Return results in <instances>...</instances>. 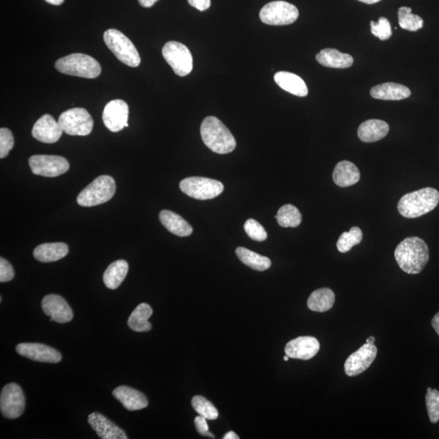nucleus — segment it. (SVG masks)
<instances>
[{
  "label": "nucleus",
  "mask_w": 439,
  "mask_h": 439,
  "mask_svg": "<svg viewBox=\"0 0 439 439\" xmlns=\"http://www.w3.org/2000/svg\"><path fill=\"white\" fill-rule=\"evenodd\" d=\"M394 257L404 272L418 274L429 262V247L420 238H406L395 249Z\"/></svg>",
  "instance_id": "obj_1"
},
{
  "label": "nucleus",
  "mask_w": 439,
  "mask_h": 439,
  "mask_svg": "<svg viewBox=\"0 0 439 439\" xmlns=\"http://www.w3.org/2000/svg\"><path fill=\"white\" fill-rule=\"evenodd\" d=\"M200 133L204 144L215 153H230L236 148L235 137L218 118L206 117L200 128Z\"/></svg>",
  "instance_id": "obj_2"
},
{
  "label": "nucleus",
  "mask_w": 439,
  "mask_h": 439,
  "mask_svg": "<svg viewBox=\"0 0 439 439\" xmlns=\"http://www.w3.org/2000/svg\"><path fill=\"white\" fill-rule=\"evenodd\" d=\"M438 203L437 189L426 187L404 195L398 203V210L406 218H417L435 209Z\"/></svg>",
  "instance_id": "obj_3"
},
{
  "label": "nucleus",
  "mask_w": 439,
  "mask_h": 439,
  "mask_svg": "<svg viewBox=\"0 0 439 439\" xmlns=\"http://www.w3.org/2000/svg\"><path fill=\"white\" fill-rule=\"evenodd\" d=\"M55 67L62 74L89 79L99 77L102 71L96 59L81 53L71 54L58 59Z\"/></svg>",
  "instance_id": "obj_4"
},
{
  "label": "nucleus",
  "mask_w": 439,
  "mask_h": 439,
  "mask_svg": "<svg viewBox=\"0 0 439 439\" xmlns=\"http://www.w3.org/2000/svg\"><path fill=\"white\" fill-rule=\"evenodd\" d=\"M116 182L111 176L98 177L78 194L77 202L81 207H94L105 204L114 197Z\"/></svg>",
  "instance_id": "obj_5"
},
{
  "label": "nucleus",
  "mask_w": 439,
  "mask_h": 439,
  "mask_svg": "<svg viewBox=\"0 0 439 439\" xmlns=\"http://www.w3.org/2000/svg\"><path fill=\"white\" fill-rule=\"evenodd\" d=\"M104 40L105 45L119 61L129 67L139 66L141 63L139 53L134 43L121 31L115 29L106 30L104 34Z\"/></svg>",
  "instance_id": "obj_6"
},
{
  "label": "nucleus",
  "mask_w": 439,
  "mask_h": 439,
  "mask_svg": "<svg viewBox=\"0 0 439 439\" xmlns=\"http://www.w3.org/2000/svg\"><path fill=\"white\" fill-rule=\"evenodd\" d=\"M58 122L63 131L72 136H86L92 132L93 118L83 107H74L64 112Z\"/></svg>",
  "instance_id": "obj_7"
},
{
  "label": "nucleus",
  "mask_w": 439,
  "mask_h": 439,
  "mask_svg": "<svg viewBox=\"0 0 439 439\" xmlns=\"http://www.w3.org/2000/svg\"><path fill=\"white\" fill-rule=\"evenodd\" d=\"M181 191L195 199L208 200L219 197L224 185L219 181L208 177H191L180 182Z\"/></svg>",
  "instance_id": "obj_8"
},
{
  "label": "nucleus",
  "mask_w": 439,
  "mask_h": 439,
  "mask_svg": "<svg viewBox=\"0 0 439 439\" xmlns=\"http://www.w3.org/2000/svg\"><path fill=\"white\" fill-rule=\"evenodd\" d=\"M162 55L177 76L185 77L192 71V53L182 43L175 41L168 42L162 49Z\"/></svg>",
  "instance_id": "obj_9"
},
{
  "label": "nucleus",
  "mask_w": 439,
  "mask_h": 439,
  "mask_svg": "<svg viewBox=\"0 0 439 439\" xmlns=\"http://www.w3.org/2000/svg\"><path fill=\"white\" fill-rule=\"evenodd\" d=\"M299 10L288 2L274 1L264 5L259 13L262 23L269 25H287L299 18Z\"/></svg>",
  "instance_id": "obj_10"
},
{
  "label": "nucleus",
  "mask_w": 439,
  "mask_h": 439,
  "mask_svg": "<svg viewBox=\"0 0 439 439\" xmlns=\"http://www.w3.org/2000/svg\"><path fill=\"white\" fill-rule=\"evenodd\" d=\"M25 399L23 389L19 385L9 383L5 386L0 395V409L8 419H16L23 414Z\"/></svg>",
  "instance_id": "obj_11"
},
{
  "label": "nucleus",
  "mask_w": 439,
  "mask_h": 439,
  "mask_svg": "<svg viewBox=\"0 0 439 439\" xmlns=\"http://www.w3.org/2000/svg\"><path fill=\"white\" fill-rule=\"evenodd\" d=\"M29 165L34 175L47 177H58L69 170V161L59 156H33Z\"/></svg>",
  "instance_id": "obj_12"
},
{
  "label": "nucleus",
  "mask_w": 439,
  "mask_h": 439,
  "mask_svg": "<svg viewBox=\"0 0 439 439\" xmlns=\"http://www.w3.org/2000/svg\"><path fill=\"white\" fill-rule=\"evenodd\" d=\"M377 354V346L365 344L346 359L344 370L346 375L354 377L364 373L373 364Z\"/></svg>",
  "instance_id": "obj_13"
},
{
  "label": "nucleus",
  "mask_w": 439,
  "mask_h": 439,
  "mask_svg": "<svg viewBox=\"0 0 439 439\" xmlns=\"http://www.w3.org/2000/svg\"><path fill=\"white\" fill-rule=\"evenodd\" d=\"M129 106L122 100L107 103L103 112V122L110 131L117 133L128 127Z\"/></svg>",
  "instance_id": "obj_14"
},
{
  "label": "nucleus",
  "mask_w": 439,
  "mask_h": 439,
  "mask_svg": "<svg viewBox=\"0 0 439 439\" xmlns=\"http://www.w3.org/2000/svg\"><path fill=\"white\" fill-rule=\"evenodd\" d=\"M42 308L46 315L50 317V322L59 324L72 321L74 312L64 298L58 295H48L43 298Z\"/></svg>",
  "instance_id": "obj_15"
},
{
  "label": "nucleus",
  "mask_w": 439,
  "mask_h": 439,
  "mask_svg": "<svg viewBox=\"0 0 439 439\" xmlns=\"http://www.w3.org/2000/svg\"><path fill=\"white\" fill-rule=\"evenodd\" d=\"M16 352L28 359L56 364L62 360V356L55 349L45 344L25 343L16 346Z\"/></svg>",
  "instance_id": "obj_16"
},
{
  "label": "nucleus",
  "mask_w": 439,
  "mask_h": 439,
  "mask_svg": "<svg viewBox=\"0 0 439 439\" xmlns=\"http://www.w3.org/2000/svg\"><path fill=\"white\" fill-rule=\"evenodd\" d=\"M63 129L50 114L39 119L32 129V135L40 142L55 144L62 136Z\"/></svg>",
  "instance_id": "obj_17"
},
{
  "label": "nucleus",
  "mask_w": 439,
  "mask_h": 439,
  "mask_svg": "<svg viewBox=\"0 0 439 439\" xmlns=\"http://www.w3.org/2000/svg\"><path fill=\"white\" fill-rule=\"evenodd\" d=\"M320 350V344L317 339L305 336L293 339L286 344V355L292 359L308 361L315 356Z\"/></svg>",
  "instance_id": "obj_18"
},
{
  "label": "nucleus",
  "mask_w": 439,
  "mask_h": 439,
  "mask_svg": "<svg viewBox=\"0 0 439 439\" xmlns=\"http://www.w3.org/2000/svg\"><path fill=\"white\" fill-rule=\"evenodd\" d=\"M88 422L92 429L102 439H128L126 432L104 415L91 414L88 416Z\"/></svg>",
  "instance_id": "obj_19"
},
{
  "label": "nucleus",
  "mask_w": 439,
  "mask_h": 439,
  "mask_svg": "<svg viewBox=\"0 0 439 439\" xmlns=\"http://www.w3.org/2000/svg\"><path fill=\"white\" fill-rule=\"evenodd\" d=\"M112 395L129 411H138L148 406L145 394L129 387H119L113 390Z\"/></svg>",
  "instance_id": "obj_20"
},
{
  "label": "nucleus",
  "mask_w": 439,
  "mask_h": 439,
  "mask_svg": "<svg viewBox=\"0 0 439 439\" xmlns=\"http://www.w3.org/2000/svg\"><path fill=\"white\" fill-rule=\"evenodd\" d=\"M389 124L384 121L368 120L363 122L358 129V137L364 143H374L387 136Z\"/></svg>",
  "instance_id": "obj_21"
},
{
  "label": "nucleus",
  "mask_w": 439,
  "mask_h": 439,
  "mask_svg": "<svg viewBox=\"0 0 439 439\" xmlns=\"http://www.w3.org/2000/svg\"><path fill=\"white\" fill-rule=\"evenodd\" d=\"M370 95L377 100H402L410 97L411 90L404 85L387 83L373 86Z\"/></svg>",
  "instance_id": "obj_22"
},
{
  "label": "nucleus",
  "mask_w": 439,
  "mask_h": 439,
  "mask_svg": "<svg viewBox=\"0 0 439 439\" xmlns=\"http://www.w3.org/2000/svg\"><path fill=\"white\" fill-rule=\"evenodd\" d=\"M360 178V170L353 163L348 160L341 161L334 168V182L340 187L353 186L359 182Z\"/></svg>",
  "instance_id": "obj_23"
},
{
  "label": "nucleus",
  "mask_w": 439,
  "mask_h": 439,
  "mask_svg": "<svg viewBox=\"0 0 439 439\" xmlns=\"http://www.w3.org/2000/svg\"><path fill=\"white\" fill-rule=\"evenodd\" d=\"M160 221L168 230L179 237H187L193 233V228L188 222L173 211L162 210Z\"/></svg>",
  "instance_id": "obj_24"
},
{
  "label": "nucleus",
  "mask_w": 439,
  "mask_h": 439,
  "mask_svg": "<svg viewBox=\"0 0 439 439\" xmlns=\"http://www.w3.org/2000/svg\"><path fill=\"white\" fill-rule=\"evenodd\" d=\"M317 62L324 67L348 69L353 64V58L349 54L340 52L336 49H323L316 56Z\"/></svg>",
  "instance_id": "obj_25"
},
{
  "label": "nucleus",
  "mask_w": 439,
  "mask_h": 439,
  "mask_svg": "<svg viewBox=\"0 0 439 439\" xmlns=\"http://www.w3.org/2000/svg\"><path fill=\"white\" fill-rule=\"evenodd\" d=\"M274 81L281 89L292 95L305 97L308 94L305 81L294 74L285 71L276 73L274 75Z\"/></svg>",
  "instance_id": "obj_26"
},
{
  "label": "nucleus",
  "mask_w": 439,
  "mask_h": 439,
  "mask_svg": "<svg viewBox=\"0 0 439 439\" xmlns=\"http://www.w3.org/2000/svg\"><path fill=\"white\" fill-rule=\"evenodd\" d=\"M69 246L64 242L43 243L34 251V257L42 263H50L67 256Z\"/></svg>",
  "instance_id": "obj_27"
},
{
  "label": "nucleus",
  "mask_w": 439,
  "mask_h": 439,
  "mask_svg": "<svg viewBox=\"0 0 439 439\" xmlns=\"http://www.w3.org/2000/svg\"><path fill=\"white\" fill-rule=\"evenodd\" d=\"M153 311L148 303H141L134 309L128 320V325L135 332H148L153 328L148 319L153 315Z\"/></svg>",
  "instance_id": "obj_28"
},
{
  "label": "nucleus",
  "mask_w": 439,
  "mask_h": 439,
  "mask_svg": "<svg viewBox=\"0 0 439 439\" xmlns=\"http://www.w3.org/2000/svg\"><path fill=\"white\" fill-rule=\"evenodd\" d=\"M129 271V264L124 259H119L112 263L106 269L103 280L107 288L115 290L123 283L127 278Z\"/></svg>",
  "instance_id": "obj_29"
},
{
  "label": "nucleus",
  "mask_w": 439,
  "mask_h": 439,
  "mask_svg": "<svg viewBox=\"0 0 439 439\" xmlns=\"http://www.w3.org/2000/svg\"><path fill=\"white\" fill-rule=\"evenodd\" d=\"M335 295L329 288H322L313 291L308 300V307L310 310L317 312H324L330 310L334 306Z\"/></svg>",
  "instance_id": "obj_30"
},
{
  "label": "nucleus",
  "mask_w": 439,
  "mask_h": 439,
  "mask_svg": "<svg viewBox=\"0 0 439 439\" xmlns=\"http://www.w3.org/2000/svg\"><path fill=\"white\" fill-rule=\"evenodd\" d=\"M236 254L238 258L240 259L244 264L254 270H267L271 267V264H272V262H271L270 259L268 257L248 250V249L245 247H238L236 249Z\"/></svg>",
  "instance_id": "obj_31"
},
{
  "label": "nucleus",
  "mask_w": 439,
  "mask_h": 439,
  "mask_svg": "<svg viewBox=\"0 0 439 439\" xmlns=\"http://www.w3.org/2000/svg\"><path fill=\"white\" fill-rule=\"evenodd\" d=\"M274 218L280 226L295 228L301 224L302 215L294 205L286 204L281 207Z\"/></svg>",
  "instance_id": "obj_32"
},
{
  "label": "nucleus",
  "mask_w": 439,
  "mask_h": 439,
  "mask_svg": "<svg viewBox=\"0 0 439 439\" xmlns=\"http://www.w3.org/2000/svg\"><path fill=\"white\" fill-rule=\"evenodd\" d=\"M399 24L401 28L409 30L417 31L424 25L421 16L411 13V9L408 7L400 8L398 11Z\"/></svg>",
  "instance_id": "obj_33"
},
{
  "label": "nucleus",
  "mask_w": 439,
  "mask_h": 439,
  "mask_svg": "<svg viewBox=\"0 0 439 439\" xmlns=\"http://www.w3.org/2000/svg\"><path fill=\"white\" fill-rule=\"evenodd\" d=\"M363 233L359 227H352L349 232H344L339 238L337 248L341 253H346L361 242Z\"/></svg>",
  "instance_id": "obj_34"
},
{
  "label": "nucleus",
  "mask_w": 439,
  "mask_h": 439,
  "mask_svg": "<svg viewBox=\"0 0 439 439\" xmlns=\"http://www.w3.org/2000/svg\"><path fill=\"white\" fill-rule=\"evenodd\" d=\"M192 405L199 416L204 417L207 420L213 421L218 417V411L216 406L203 397L197 395V397H193Z\"/></svg>",
  "instance_id": "obj_35"
},
{
  "label": "nucleus",
  "mask_w": 439,
  "mask_h": 439,
  "mask_svg": "<svg viewBox=\"0 0 439 439\" xmlns=\"http://www.w3.org/2000/svg\"><path fill=\"white\" fill-rule=\"evenodd\" d=\"M428 415L430 421L435 424L439 421V392L437 390L428 388L426 397Z\"/></svg>",
  "instance_id": "obj_36"
},
{
  "label": "nucleus",
  "mask_w": 439,
  "mask_h": 439,
  "mask_svg": "<svg viewBox=\"0 0 439 439\" xmlns=\"http://www.w3.org/2000/svg\"><path fill=\"white\" fill-rule=\"evenodd\" d=\"M244 230H245L248 237L254 241L263 242L267 240L268 237L264 228L257 221L254 219H248L245 222Z\"/></svg>",
  "instance_id": "obj_37"
},
{
  "label": "nucleus",
  "mask_w": 439,
  "mask_h": 439,
  "mask_svg": "<svg viewBox=\"0 0 439 439\" xmlns=\"http://www.w3.org/2000/svg\"><path fill=\"white\" fill-rule=\"evenodd\" d=\"M371 33L377 37L379 40L382 41L387 40L392 35V27H390V21L386 18H379L377 23L371 21Z\"/></svg>",
  "instance_id": "obj_38"
},
{
  "label": "nucleus",
  "mask_w": 439,
  "mask_h": 439,
  "mask_svg": "<svg viewBox=\"0 0 439 439\" xmlns=\"http://www.w3.org/2000/svg\"><path fill=\"white\" fill-rule=\"evenodd\" d=\"M14 138L13 133L7 128L0 129V158L6 157L13 148Z\"/></svg>",
  "instance_id": "obj_39"
},
{
  "label": "nucleus",
  "mask_w": 439,
  "mask_h": 439,
  "mask_svg": "<svg viewBox=\"0 0 439 439\" xmlns=\"http://www.w3.org/2000/svg\"><path fill=\"white\" fill-rule=\"evenodd\" d=\"M15 276L14 269L8 260L0 259V281L7 283L13 280Z\"/></svg>",
  "instance_id": "obj_40"
},
{
  "label": "nucleus",
  "mask_w": 439,
  "mask_h": 439,
  "mask_svg": "<svg viewBox=\"0 0 439 439\" xmlns=\"http://www.w3.org/2000/svg\"><path fill=\"white\" fill-rule=\"evenodd\" d=\"M206 420L207 419L201 416H197V418L194 419L195 427H197V430L199 435L214 438L215 437L213 433H210L209 431L208 423Z\"/></svg>",
  "instance_id": "obj_41"
},
{
  "label": "nucleus",
  "mask_w": 439,
  "mask_h": 439,
  "mask_svg": "<svg viewBox=\"0 0 439 439\" xmlns=\"http://www.w3.org/2000/svg\"><path fill=\"white\" fill-rule=\"evenodd\" d=\"M188 3L201 12L208 10L211 6V0H188Z\"/></svg>",
  "instance_id": "obj_42"
},
{
  "label": "nucleus",
  "mask_w": 439,
  "mask_h": 439,
  "mask_svg": "<svg viewBox=\"0 0 439 439\" xmlns=\"http://www.w3.org/2000/svg\"><path fill=\"white\" fill-rule=\"evenodd\" d=\"M158 1V0H139V3L141 6L144 8H151Z\"/></svg>",
  "instance_id": "obj_43"
},
{
  "label": "nucleus",
  "mask_w": 439,
  "mask_h": 439,
  "mask_svg": "<svg viewBox=\"0 0 439 439\" xmlns=\"http://www.w3.org/2000/svg\"><path fill=\"white\" fill-rule=\"evenodd\" d=\"M432 327L439 335V312L432 320Z\"/></svg>",
  "instance_id": "obj_44"
},
{
  "label": "nucleus",
  "mask_w": 439,
  "mask_h": 439,
  "mask_svg": "<svg viewBox=\"0 0 439 439\" xmlns=\"http://www.w3.org/2000/svg\"><path fill=\"white\" fill-rule=\"evenodd\" d=\"M223 439H240L234 431H230L226 433Z\"/></svg>",
  "instance_id": "obj_45"
},
{
  "label": "nucleus",
  "mask_w": 439,
  "mask_h": 439,
  "mask_svg": "<svg viewBox=\"0 0 439 439\" xmlns=\"http://www.w3.org/2000/svg\"><path fill=\"white\" fill-rule=\"evenodd\" d=\"M45 1L48 4L57 5V6H58V5L62 4L64 2V0H45Z\"/></svg>",
  "instance_id": "obj_46"
},
{
  "label": "nucleus",
  "mask_w": 439,
  "mask_h": 439,
  "mask_svg": "<svg viewBox=\"0 0 439 439\" xmlns=\"http://www.w3.org/2000/svg\"><path fill=\"white\" fill-rule=\"evenodd\" d=\"M358 1H360L361 3H364L366 4H374L380 2L381 0H358Z\"/></svg>",
  "instance_id": "obj_47"
},
{
  "label": "nucleus",
  "mask_w": 439,
  "mask_h": 439,
  "mask_svg": "<svg viewBox=\"0 0 439 439\" xmlns=\"http://www.w3.org/2000/svg\"><path fill=\"white\" fill-rule=\"evenodd\" d=\"M375 343V339L374 337H370L366 340V344H374Z\"/></svg>",
  "instance_id": "obj_48"
},
{
  "label": "nucleus",
  "mask_w": 439,
  "mask_h": 439,
  "mask_svg": "<svg viewBox=\"0 0 439 439\" xmlns=\"http://www.w3.org/2000/svg\"><path fill=\"white\" fill-rule=\"evenodd\" d=\"M289 358L290 357L286 355V356H284L283 359H284L285 361H288Z\"/></svg>",
  "instance_id": "obj_49"
}]
</instances>
